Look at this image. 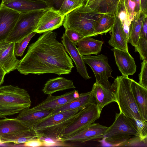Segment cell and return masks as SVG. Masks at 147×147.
Returning <instances> with one entry per match:
<instances>
[{
    "label": "cell",
    "mask_w": 147,
    "mask_h": 147,
    "mask_svg": "<svg viewBox=\"0 0 147 147\" xmlns=\"http://www.w3.org/2000/svg\"><path fill=\"white\" fill-rule=\"evenodd\" d=\"M15 45L14 42L0 41V67L6 74L17 69L20 62L15 56Z\"/></svg>",
    "instance_id": "14"
},
{
    "label": "cell",
    "mask_w": 147,
    "mask_h": 147,
    "mask_svg": "<svg viewBox=\"0 0 147 147\" xmlns=\"http://www.w3.org/2000/svg\"><path fill=\"white\" fill-rule=\"evenodd\" d=\"M24 146L33 147L45 146V140L40 139H32L24 143Z\"/></svg>",
    "instance_id": "38"
},
{
    "label": "cell",
    "mask_w": 147,
    "mask_h": 147,
    "mask_svg": "<svg viewBox=\"0 0 147 147\" xmlns=\"http://www.w3.org/2000/svg\"><path fill=\"white\" fill-rule=\"evenodd\" d=\"M129 19L132 22L135 16L136 3L133 0H123Z\"/></svg>",
    "instance_id": "36"
},
{
    "label": "cell",
    "mask_w": 147,
    "mask_h": 147,
    "mask_svg": "<svg viewBox=\"0 0 147 147\" xmlns=\"http://www.w3.org/2000/svg\"><path fill=\"white\" fill-rule=\"evenodd\" d=\"M52 31L43 33L28 47L17 69L24 75L53 74L60 76L70 74L74 67L62 43Z\"/></svg>",
    "instance_id": "1"
},
{
    "label": "cell",
    "mask_w": 147,
    "mask_h": 147,
    "mask_svg": "<svg viewBox=\"0 0 147 147\" xmlns=\"http://www.w3.org/2000/svg\"><path fill=\"white\" fill-rule=\"evenodd\" d=\"M104 42L92 38L84 37L76 44L77 49L82 56L97 55L101 51Z\"/></svg>",
    "instance_id": "23"
},
{
    "label": "cell",
    "mask_w": 147,
    "mask_h": 147,
    "mask_svg": "<svg viewBox=\"0 0 147 147\" xmlns=\"http://www.w3.org/2000/svg\"><path fill=\"white\" fill-rule=\"evenodd\" d=\"M79 95L78 91L75 90L59 96L48 95L44 100L30 109L34 111H52L69 103L78 97Z\"/></svg>",
    "instance_id": "12"
},
{
    "label": "cell",
    "mask_w": 147,
    "mask_h": 147,
    "mask_svg": "<svg viewBox=\"0 0 147 147\" xmlns=\"http://www.w3.org/2000/svg\"><path fill=\"white\" fill-rule=\"evenodd\" d=\"M65 16L58 11L50 9L41 16L34 31L41 34L57 29L63 25Z\"/></svg>",
    "instance_id": "13"
},
{
    "label": "cell",
    "mask_w": 147,
    "mask_h": 147,
    "mask_svg": "<svg viewBox=\"0 0 147 147\" xmlns=\"http://www.w3.org/2000/svg\"><path fill=\"white\" fill-rule=\"evenodd\" d=\"M6 74L5 71L0 67V86L4 82V78Z\"/></svg>",
    "instance_id": "44"
},
{
    "label": "cell",
    "mask_w": 147,
    "mask_h": 147,
    "mask_svg": "<svg viewBox=\"0 0 147 147\" xmlns=\"http://www.w3.org/2000/svg\"><path fill=\"white\" fill-rule=\"evenodd\" d=\"M13 0H2L1 4H2L10 2Z\"/></svg>",
    "instance_id": "45"
},
{
    "label": "cell",
    "mask_w": 147,
    "mask_h": 147,
    "mask_svg": "<svg viewBox=\"0 0 147 147\" xmlns=\"http://www.w3.org/2000/svg\"><path fill=\"white\" fill-rule=\"evenodd\" d=\"M120 1L100 0L96 11L102 13H111L115 16Z\"/></svg>",
    "instance_id": "29"
},
{
    "label": "cell",
    "mask_w": 147,
    "mask_h": 147,
    "mask_svg": "<svg viewBox=\"0 0 147 147\" xmlns=\"http://www.w3.org/2000/svg\"><path fill=\"white\" fill-rule=\"evenodd\" d=\"M51 9L58 11L64 0H42Z\"/></svg>",
    "instance_id": "39"
},
{
    "label": "cell",
    "mask_w": 147,
    "mask_h": 147,
    "mask_svg": "<svg viewBox=\"0 0 147 147\" xmlns=\"http://www.w3.org/2000/svg\"><path fill=\"white\" fill-rule=\"evenodd\" d=\"M134 136H139V134L134 119L120 112L116 113L115 120L108 127L103 139L108 143L118 146Z\"/></svg>",
    "instance_id": "7"
},
{
    "label": "cell",
    "mask_w": 147,
    "mask_h": 147,
    "mask_svg": "<svg viewBox=\"0 0 147 147\" xmlns=\"http://www.w3.org/2000/svg\"><path fill=\"white\" fill-rule=\"evenodd\" d=\"M100 115L96 103L91 104L82 109L73 121L66 127L58 139L71 136L94 123Z\"/></svg>",
    "instance_id": "9"
},
{
    "label": "cell",
    "mask_w": 147,
    "mask_h": 147,
    "mask_svg": "<svg viewBox=\"0 0 147 147\" xmlns=\"http://www.w3.org/2000/svg\"><path fill=\"white\" fill-rule=\"evenodd\" d=\"M115 16L120 20L123 29L128 37L131 22L129 19L123 0H120Z\"/></svg>",
    "instance_id": "28"
},
{
    "label": "cell",
    "mask_w": 147,
    "mask_h": 147,
    "mask_svg": "<svg viewBox=\"0 0 147 147\" xmlns=\"http://www.w3.org/2000/svg\"><path fill=\"white\" fill-rule=\"evenodd\" d=\"M147 14L140 13L136 14L130 24L127 42L134 47L136 46L140 35L144 19Z\"/></svg>",
    "instance_id": "26"
},
{
    "label": "cell",
    "mask_w": 147,
    "mask_h": 147,
    "mask_svg": "<svg viewBox=\"0 0 147 147\" xmlns=\"http://www.w3.org/2000/svg\"><path fill=\"white\" fill-rule=\"evenodd\" d=\"M76 88L72 80L62 77H58L47 81L42 91L45 94L51 95L58 91Z\"/></svg>",
    "instance_id": "24"
},
{
    "label": "cell",
    "mask_w": 147,
    "mask_h": 147,
    "mask_svg": "<svg viewBox=\"0 0 147 147\" xmlns=\"http://www.w3.org/2000/svg\"><path fill=\"white\" fill-rule=\"evenodd\" d=\"M147 141L142 140L139 136H134L120 144L118 146L147 147Z\"/></svg>",
    "instance_id": "33"
},
{
    "label": "cell",
    "mask_w": 147,
    "mask_h": 147,
    "mask_svg": "<svg viewBox=\"0 0 147 147\" xmlns=\"http://www.w3.org/2000/svg\"><path fill=\"white\" fill-rule=\"evenodd\" d=\"M30 96L25 89L12 85L0 86V117L20 113L30 107Z\"/></svg>",
    "instance_id": "3"
},
{
    "label": "cell",
    "mask_w": 147,
    "mask_h": 147,
    "mask_svg": "<svg viewBox=\"0 0 147 147\" xmlns=\"http://www.w3.org/2000/svg\"><path fill=\"white\" fill-rule=\"evenodd\" d=\"M140 37L147 39V15L145 16L143 20Z\"/></svg>",
    "instance_id": "41"
},
{
    "label": "cell",
    "mask_w": 147,
    "mask_h": 147,
    "mask_svg": "<svg viewBox=\"0 0 147 147\" xmlns=\"http://www.w3.org/2000/svg\"><path fill=\"white\" fill-rule=\"evenodd\" d=\"M108 128L99 123H94L75 135L59 141L83 143L95 139H103L104 135Z\"/></svg>",
    "instance_id": "11"
},
{
    "label": "cell",
    "mask_w": 147,
    "mask_h": 147,
    "mask_svg": "<svg viewBox=\"0 0 147 147\" xmlns=\"http://www.w3.org/2000/svg\"><path fill=\"white\" fill-rule=\"evenodd\" d=\"M20 13L42 9H51L42 0H13L1 4Z\"/></svg>",
    "instance_id": "19"
},
{
    "label": "cell",
    "mask_w": 147,
    "mask_h": 147,
    "mask_svg": "<svg viewBox=\"0 0 147 147\" xmlns=\"http://www.w3.org/2000/svg\"><path fill=\"white\" fill-rule=\"evenodd\" d=\"M36 33L35 31L31 33L23 39L15 43L14 52L15 55L18 57L22 56L25 49L32 38Z\"/></svg>",
    "instance_id": "30"
},
{
    "label": "cell",
    "mask_w": 147,
    "mask_h": 147,
    "mask_svg": "<svg viewBox=\"0 0 147 147\" xmlns=\"http://www.w3.org/2000/svg\"><path fill=\"white\" fill-rule=\"evenodd\" d=\"M133 0L136 3V6L135 9V14H139L140 13V0Z\"/></svg>",
    "instance_id": "43"
},
{
    "label": "cell",
    "mask_w": 147,
    "mask_h": 147,
    "mask_svg": "<svg viewBox=\"0 0 147 147\" xmlns=\"http://www.w3.org/2000/svg\"><path fill=\"white\" fill-rule=\"evenodd\" d=\"M100 0H84L83 5L89 7L93 10L96 9Z\"/></svg>",
    "instance_id": "40"
},
{
    "label": "cell",
    "mask_w": 147,
    "mask_h": 147,
    "mask_svg": "<svg viewBox=\"0 0 147 147\" xmlns=\"http://www.w3.org/2000/svg\"><path fill=\"white\" fill-rule=\"evenodd\" d=\"M51 111H34L28 108L20 113L16 118L33 128L35 124L50 115Z\"/></svg>",
    "instance_id": "25"
},
{
    "label": "cell",
    "mask_w": 147,
    "mask_h": 147,
    "mask_svg": "<svg viewBox=\"0 0 147 147\" xmlns=\"http://www.w3.org/2000/svg\"><path fill=\"white\" fill-rule=\"evenodd\" d=\"M140 13L147 14V0H140Z\"/></svg>",
    "instance_id": "42"
},
{
    "label": "cell",
    "mask_w": 147,
    "mask_h": 147,
    "mask_svg": "<svg viewBox=\"0 0 147 147\" xmlns=\"http://www.w3.org/2000/svg\"><path fill=\"white\" fill-rule=\"evenodd\" d=\"M110 31L111 37L108 42L109 44L114 48L129 52L127 36L120 20L116 16L113 26Z\"/></svg>",
    "instance_id": "18"
},
{
    "label": "cell",
    "mask_w": 147,
    "mask_h": 147,
    "mask_svg": "<svg viewBox=\"0 0 147 147\" xmlns=\"http://www.w3.org/2000/svg\"><path fill=\"white\" fill-rule=\"evenodd\" d=\"M20 13L10 8L0 5V41L5 40L13 28Z\"/></svg>",
    "instance_id": "15"
},
{
    "label": "cell",
    "mask_w": 147,
    "mask_h": 147,
    "mask_svg": "<svg viewBox=\"0 0 147 147\" xmlns=\"http://www.w3.org/2000/svg\"><path fill=\"white\" fill-rule=\"evenodd\" d=\"M94 96L96 105L100 114L103 108L110 103L116 102L114 94L111 88H107L95 82L91 91Z\"/></svg>",
    "instance_id": "20"
},
{
    "label": "cell",
    "mask_w": 147,
    "mask_h": 147,
    "mask_svg": "<svg viewBox=\"0 0 147 147\" xmlns=\"http://www.w3.org/2000/svg\"><path fill=\"white\" fill-rule=\"evenodd\" d=\"M115 62L122 76L132 75L136 71V66L134 58L129 52L113 48Z\"/></svg>",
    "instance_id": "17"
},
{
    "label": "cell",
    "mask_w": 147,
    "mask_h": 147,
    "mask_svg": "<svg viewBox=\"0 0 147 147\" xmlns=\"http://www.w3.org/2000/svg\"><path fill=\"white\" fill-rule=\"evenodd\" d=\"M82 5V3L72 0H64L58 11L61 15L65 16Z\"/></svg>",
    "instance_id": "31"
},
{
    "label": "cell",
    "mask_w": 147,
    "mask_h": 147,
    "mask_svg": "<svg viewBox=\"0 0 147 147\" xmlns=\"http://www.w3.org/2000/svg\"><path fill=\"white\" fill-rule=\"evenodd\" d=\"M131 87L142 118L143 120L147 121V89L132 79Z\"/></svg>",
    "instance_id": "22"
},
{
    "label": "cell",
    "mask_w": 147,
    "mask_h": 147,
    "mask_svg": "<svg viewBox=\"0 0 147 147\" xmlns=\"http://www.w3.org/2000/svg\"><path fill=\"white\" fill-rule=\"evenodd\" d=\"M82 3L84 0H72Z\"/></svg>",
    "instance_id": "46"
},
{
    "label": "cell",
    "mask_w": 147,
    "mask_h": 147,
    "mask_svg": "<svg viewBox=\"0 0 147 147\" xmlns=\"http://www.w3.org/2000/svg\"><path fill=\"white\" fill-rule=\"evenodd\" d=\"M95 102V98L91 91L81 93L76 98L59 108L51 111L49 115L69 110L85 108L91 104L96 103Z\"/></svg>",
    "instance_id": "21"
},
{
    "label": "cell",
    "mask_w": 147,
    "mask_h": 147,
    "mask_svg": "<svg viewBox=\"0 0 147 147\" xmlns=\"http://www.w3.org/2000/svg\"><path fill=\"white\" fill-rule=\"evenodd\" d=\"M131 79L128 76H118L111 85V88L121 113L131 119L144 121L140 115L132 91Z\"/></svg>",
    "instance_id": "5"
},
{
    "label": "cell",
    "mask_w": 147,
    "mask_h": 147,
    "mask_svg": "<svg viewBox=\"0 0 147 147\" xmlns=\"http://www.w3.org/2000/svg\"><path fill=\"white\" fill-rule=\"evenodd\" d=\"M82 58L85 63L87 64L92 70L96 82L106 88H111V84L108 78H113L111 75L112 70L109 64L108 58L101 54L95 56H82Z\"/></svg>",
    "instance_id": "10"
},
{
    "label": "cell",
    "mask_w": 147,
    "mask_h": 147,
    "mask_svg": "<svg viewBox=\"0 0 147 147\" xmlns=\"http://www.w3.org/2000/svg\"><path fill=\"white\" fill-rule=\"evenodd\" d=\"M115 20L114 14L109 13L103 14L94 24V30L96 36L110 31L113 26Z\"/></svg>",
    "instance_id": "27"
},
{
    "label": "cell",
    "mask_w": 147,
    "mask_h": 147,
    "mask_svg": "<svg viewBox=\"0 0 147 147\" xmlns=\"http://www.w3.org/2000/svg\"><path fill=\"white\" fill-rule=\"evenodd\" d=\"M140 85L147 89V60L143 61L141 63L140 72L139 74Z\"/></svg>",
    "instance_id": "35"
},
{
    "label": "cell",
    "mask_w": 147,
    "mask_h": 147,
    "mask_svg": "<svg viewBox=\"0 0 147 147\" xmlns=\"http://www.w3.org/2000/svg\"><path fill=\"white\" fill-rule=\"evenodd\" d=\"M49 9L20 13L14 27L5 40L8 42L16 43L34 32L39 19Z\"/></svg>",
    "instance_id": "8"
},
{
    "label": "cell",
    "mask_w": 147,
    "mask_h": 147,
    "mask_svg": "<svg viewBox=\"0 0 147 147\" xmlns=\"http://www.w3.org/2000/svg\"><path fill=\"white\" fill-rule=\"evenodd\" d=\"M139 133V137L145 141H147V121H142L134 119Z\"/></svg>",
    "instance_id": "34"
},
{
    "label": "cell",
    "mask_w": 147,
    "mask_h": 147,
    "mask_svg": "<svg viewBox=\"0 0 147 147\" xmlns=\"http://www.w3.org/2000/svg\"><path fill=\"white\" fill-rule=\"evenodd\" d=\"M61 38V42L65 49L74 61L77 72L86 80L91 78L88 74L82 56L80 53L76 45L69 40L65 33L63 34Z\"/></svg>",
    "instance_id": "16"
},
{
    "label": "cell",
    "mask_w": 147,
    "mask_h": 147,
    "mask_svg": "<svg viewBox=\"0 0 147 147\" xmlns=\"http://www.w3.org/2000/svg\"><path fill=\"white\" fill-rule=\"evenodd\" d=\"M134 47L135 51L140 54V59L147 60V39L140 37L136 46Z\"/></svg>",
    "instance_id": "32"
},
{
    "label": "cell",
    "mask_w": 147,
    "mask_h": 147,
    "mask_svg": "<svg viewBox=\"0 0 147 147\" xmlns=\"http://www.w3.org/2000/svg\"><path fill=\"white\" fill-rule=\"evenodd\" d=\"M65 29V33L69 40L75 45L84 37L82 34L75 30L68 29Z\"/></svg>",
    "instance_id": "37"
},
{
    "label": "cell",
    "mask_w": 147,
    "mask_h": 147,
    "mask_svg": "<svg viewBox=\"0 0 147 147\" xmlns=\"http://www.w3.org/2000/svg\"><path fill=\"white\" fill-rule=\"evenodd\" d=\"M104 14L82 5L65 16L63 25L65 29L75 30L84 37L95 36L94 23Z\"/></svg>",
    "instance_id": "4"
},
{
    "label": "cell",
    "mask_w": 147,
    "mask_h": 147,
    "mask_svg": "<svg viewBox=\"0 0 147 147\" xmlns=\"http://www.w3.org/2000/svg\"><path fill=\"white\" fill-rule=\"evenodd\" d=\"M85 108H79L49 115L37 123L33 129L41 136L40 139L57 141L65 128L73 121Z\"/></svg>",
    "instance_id": "2"
},
{
    "label": "cell",
    "mask_w": 147,
    "mask_h": 147,
    "mask_svg": "<svg viewBox=\"0 0 147 147\" xmlns=\"http://www.w3.org/2000/svg\"><path fill=\"white\" fill-rule=\"evenodd\" d=\"M41 137L33 128L16 118L0 119V144H24Z\"/></svg>",
    "instance_id": "6"
}]
</instances>
